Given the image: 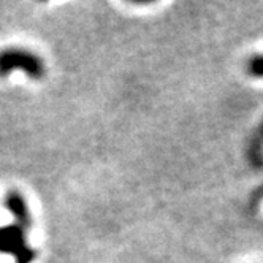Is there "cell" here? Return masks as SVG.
<instances>
[{"instance_id":"cell-4","label":"cell","mask_w":263,"mask_h":263,"mask_svg":"<svg viewBox=\"0 0 263 263\" xmlns=\"http://www.w3.org/2000/svg\"><path fill=\"white\" fill-rule=\"evenodd\" d=\"M249 73L252 77L257 78H263V55H255L249 61V67H248Z\"/></svg>"},{"instance_id":"cell-1","label":"cell","mask_w":263,"mask_h":263,"mask_svg":"<svg viewBox=\"0 0 263 263\" xmlns=\"http://www.w3.org/2000/svg\"><path fill=\"white\" fill-rule=\"evenodd\" d=\"M14 70H23L32 80L45 77V64L40 55L21 48H7L0 51V77H7Z\"/></svg>"},{"instance_id":"cell-3","label":"cell","mask_w":263,"mask_h":263,"mask_svg":"<svg viewBox=\"0 0 263 263\" xmlns=\"http://www.w3.org/2000/svg\"><path fill=\"white\" fill-rule=\"evenodd\" d=\"M5 208L10 211V214L14 216L17 225H21L24 230L30 229V225H32L30 211H29V206H27L24 197L20 192L10 191L7 194V197H5Z\"/></svg>"},{"instance_id":"cell-2","label":"cell","mask_w":263,"mask_h":263,"mask_svg":"<svg viewBox=\"0 0 263 263\" xmlns=\"http://www.w3.org/2000/svg\"><path fill=\"white\" fill-rule=\"evenodd\" d=\"M0 252L14 257L16 263H32L36 251L26 242V230L17 223L0 227Z\"/></svg>"}]
</instances>
